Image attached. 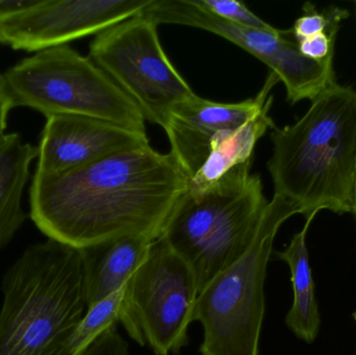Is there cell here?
<instances>
[{"label": "cell", "mask_w": 356, "mask_h": 355, "mask_svg": "<svg viewBox=\"0 0 356 355\" xmlns=\"http://www.w3.org/2000/svg\"><path fill=\"white\" fill-rule=\"evenodd\" d=\"M188 177L172 154L150 145L58 174H35L31 218L47 237L83 249L125 236L158 239Z\"/></svg>", "instance_id": "1"}, {"label": "cell", "mask_w": 356, "mask_h": 355, "mask_svg": "<svg viewBox=\"0 0 356 355\" xmlns=\"http://www.w3.org/2000/svg\"><path fill=\"white\" fill-rule=\"evenodd\" d=\"M267 167L274 194L305 218L321 210L353 214L356 176V91L328 88L294 124L271 133Z\"/></svg>", "instance_id": "2"}, {"label": "cell", "mask_w": 356, "mask_h": 355, "mask_svg": "<svg viewBox=\"0 0 356 355\" xmlns=\"http://www.w3.org/2000/svg\"><path fill=\"white\" fill-rule=\"evenodd\" d=\"M1 291L0 355H69L88 311L79 249L51 239L29 246Z\"/></svg>", "instance_id": "3"}, {"label": "cell", "mask_w": 356, "mask_h": 355, "mask_svg": "<svg viewBox=\"0 0 356 355\" xmlns=\"http://www.w3.org/2000/svg\"><path fill=\"white\" fill-rule=\"evenodd\" d=\"M252 162L224 175L202 193L178 199L160 237L188 265L200 293L250 248L268 206Z\"/></svg>", "instance_id": "4"}, {"label": "cell", "mask_w": 356, "mask_h": 355, "mask_svg": "<svg viewBox=\"0 0 356 355\" xmlns=\"http://www.w3.org/2000/svg\"><path fill=\"white\" fill-rule=\"evenodd\" d=\"M297 214L293 202L274 194L248 251L198 294L193 322L203 327L201 354L259 355L268 262L278 229Z\"/></svg>", "instance_id": "5"}, {"label": "cell", "mask_w": 356, "mask_h": 355, "mask_svg": "<svg viewBox=\"0 0 356 355\" xmlns=\"http://www.w3.org/2000/svg\"><path fill=\"white\" fill-rule=\"evenodd\" d=\"M13 106L43 114L81 115L146 133L139 106L90 58L68 45L35 52L4 73Z\"/></svg>", "instance_id": "6"}, {"label": "cell", "mask_w": 356, "mask_h": 355, "mask_svg": "<svg viewBox=\"0 0 356 355\" xmlns=\"http://www.w3.org/2000/svg\"><path fill=\"white\" fill-rule=\"evenodd\" d=\"M198 294L188 265L159 237L127 281L119 322L136 343L154 354H179L188 344Z\"/></svg>", "instance_id": "7"}, {"label": "cell", "mask_w": 356, "mask_h": 355, "mask_svg": "<svg viewBox=\"0 0 356 355\" xmlns=\"http://www.w3.org/2000/svg\"><path fill=\"white\" fill-rule=\"evenodd\" d=\"M89 58L163 129L172 108L195 94L165 53L158 25L141 14L96 35Z\"/></svg>", "instance_id": "8"}, {"label": "cell", "mask_w": 356, "mask_h": 355, "mask_svg": "<svg viewBox=\"0 0 356 355\" xmlns=\"http://www.w3.org/2000/svg\"><path fill=\"white\" fill-rule=\"evenodd\" d=\"M141 15L156 25L197 27L236 44L269 67L286 87L291 104L313 101L337 83L334 56L315 60L303 56L292 29L267 31L238 26L211 14L198 0H152Z\"/></svg>", "instance_id": "9"}, {"label": "cell", "mask_w": 356, "mask_h": 355, "mask_svg": "<svg viewBox=\"0 0 356 355\" xmlns=\"http://www.w3.org/2000/svg\"><path fill=\"white\" fill-rule=\"evenodd\" d=\"M152 0H38L2 25V45L38 52L98 35L141 14Z\"/></svg>", "instance_id": "10"}, {"label": "cell", "mask_w": 356, "mask_h": 355, "mask_svg": "<svg viewBox=\"0 0 356 355\" xmlns=\"http://www.w3.org/2000/svg\"><path fill=\"white\" fill-rule=\"evenodd\" d=\"M278 83L280 79L270 71L255 97L238 104H221L194 94L172 108L164 129L170 143V154L188 181L207 160L213 138L226 129H238L259 115Z\"/></svg>", "instance_id": "11"}, {"label": "cell", "mask_w": 356, "mask_h": 355, "mask_svg": "<svg viewBox=\"0 0 356 355\" xmlns=\"http://www.w3.org/2000/svg\"><path fill=\"white\" fill-rule=\"evenodd\" d=\"M146 145H149L147 133L94 117L54 115L46 118L35 174H58Z\"/></svg>", "instance_id": "12"}, {"label": "cell", "mask_w": 356, "mask_h": 355, "mask_svg": "<svg viewBox=\"0 0 356 355\" xmlns=\"http://www.w3.org/2000/svg\"><path fill=\"white\" fill-rule=\"evenodd\" d=\"M156 238L125 236L79 249L88 308L123 287L141 266Z\"/></svg>", "instance_id": "13"}, {"label": "cell", "mask_w": 356, "mask_h": 355, "mask_svg": "<svg viewBox=\"0 0 356 355\" xmlns=\"http://www.w3.org/2000/svg\"><path fill=\"white\" fill-rule=\"evenodd\" d=\"M273 99L272 95L259 115L238 129H226L213 138L207 160L188 181L186 191L193 194L202 193L232 169L245 163L252 162L257 141L269 129H276L275 123L269 115Z\"/></svg>", "instance_id": "14"}, {"label": "cell", "mask_w": 356, "mask_h": 355, "mask_svg": "<svg viewBox=\"0 0 356 355\" xmlns=\"http://www.w3.org/2000/svg\"><path fill=\"white\" fill-rule=\"evenodd\" d=\"M38 148L23 143L16 133L0 135V249L6 247L26 219L21 200Z\"/></svg>", "instance_id": "15"}, {"label": "cell", "mask_w": 356, "mask_h": 355, "mask_svg": "<svg viewBox=\"0 0 356 355\" xmlns=\"http://www.w3.org/2000/svg\"><path fill=\"white\" fill-rule=\"evenodd\" d=\"M315 217L307 218L303 229L293 237L284 251L275 252L277 258L290 267L294 292L292 308L286 315V325L299 339L307 343L315 341L320 329V313L307 245V233Z\"/></svg>", "instance_id": "16"}, {"label": "cell", "mask_w": 356, "mask_h": 355, "mask_svg": "<svg viewBox=\"0 0 356 355\" xmlns=\"http://www.w3.org/2000/svg\"><path fill=\"white\" fill-rule=\"evenodd\" d=\"M127 283L106 299L88 308L85 317L69 342V355L76 354L90 345L106 329L116 327V323L119 322V313L124 297Z\"/></svg>", "instance_id": "17"}, {"label": "cell", "mask_w": 356, "mask_h": 355, "mask_svg": "<svg viewBox=\"0 0 356 355\" xmlns=\"http://www.w3.org/2000/svg\"><path fill=\"white\" fill-rule=\"evenodd\" d=\"M348 10L338 6H330L322 12L307 2L303 6V15L295 21L292 33L296 41L307 39L320 33L340 31L341 23L348 18Z\"/></svg>", "instance_id": "18"}, {"label": "cell", "mask_w": 356, "mask_h": 355, "mask_svg": "<svg viewBox=\"0 0 356 355\" xmlns=\"http://www.w3.org/2000/svg\"><path fill=\"white\" fill-rule=\"evenodd\" d=\"M211 14L238 26L273 31L275 27L253 14L244 3L234 0H198Z\"/></svg>", "instance_id": "19"}, {"label": "cell", "mask_w": 356, "mask_h": 355, "mask_svg": "<svg viewBox=\"0 0 356 355\" xmlns=\"http://www.w3.org/2000/svg\"><path fill=\"white\" fill-rule=\"evenodd\" d=\"M74 355H129V345L119 335L116 327H113Z\"/></svg>", "instance_id": "20"}, {"label": "cell", "mask_w": 356, "mask_h": 355, "mask_svg": "<svg viewBox=\"0 0 356 355\" xmlns=\"http://www.w3.org/2000/svg\"><path fill=\"white\" fill-rule=\"evenodd\" d=\"M338 33L330 31L297 41L299 50L303 56L315 60H324L334 56V44Z\"/></svg>", "instance_id": "21"}, {"label": "cell", "mask_w": 356, "mask_h": 355, "mask_svg": "<svg viewBox=\"0 0 356 355\" xmlns=\"http://www.w3.org/2000/svg\"><path fill=\"white\" fill-rule=\"evenodd\" d=\"M38 0H27V1H10V0H0V44L2 45V25L6 21L10 20L13 17L24 10H29L37 3Z\"/></svg>", "instance_id": "22"}, {"label": "cell", "mask_w": 356, "mask_h": 355, "mask_svg": "<svg viewBox=\"0 0 356 355\" xmlns=\"http://www.w3.org/2000/svg\"><path fill=\"white\" fill-rule=\"evenodd\" d=\"M13 108L14 106H13L12 99L8 95L3 75L0 74V135L6 133L8 115Z\"/></svg>", "instance_id": "23"}, {"label": "cell", "mask_w": 356, "mask_h": 355, "mask_svg": "<svg viewBox=\"0 0 356 355\" xmlns=\"http://www.w3.org/2000/svg\"><path fill=\"white\" fill-rule=\"evenodd\" d=\"M353 215H355V224H356V176H355V208H353Z\"/></svg>", "instance_id": "24"}, {"label": "cell", "mask_w": 356, "mask_h": 355, "mask_svg": "<svg viewBox=\"0 0 356 355\" xmlns=\"http://www.w3.org/2000/svg\"><path fill=\"white\" fill-rule=\"evenodd\" d=\"M355 17H356V2H355Z\"/></svg>", "instance_id": "25"}, {"label": "cell", "mask_w": 356, "mask_h": 355, "mask_svg": "<svg viewBox=\"0 0 356 355\" xmlns=\"http://www.w3.org/2000/svg\"><path fill=\"white\" fill-rule=\"evenodd\" d=\"M355 320H356V313H355Z\"/></svg>", "instance_id": "26"}]
</instances>
